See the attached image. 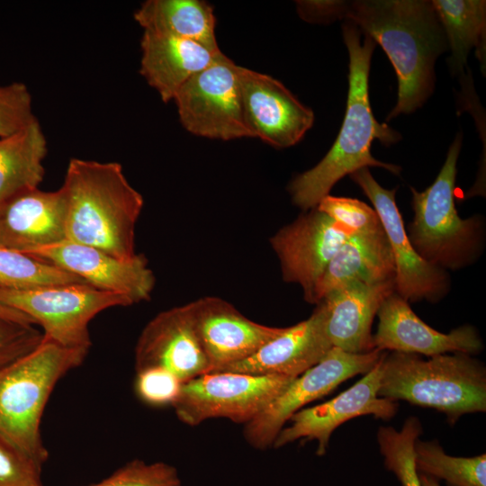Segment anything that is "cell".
<instances>
[{
  "label": "cell",
  "mask_w": 486,
  "mask_h": 486,
  "mask_svg": "<svg viewBox=\"0 0 486 486\" xmlns=\"http://www.w3.org/2000/svg\"><path fill=\"white\" fill-rule=\"evenodd\" d=\"M65 284L86 283L52 264L0 245V287L29 289Z\"/></svg>",
  "instance_id": "28"
},
{
  "label": "cell",
  "mask_w": 486,
  "mask_h": 486,
  "mask_svg": "<svg viewBox=\"0 0 486 486\" xmlns=\"http://www.w3.org/2000/svg\"><path fill=\"white\" fill-rule=\"evenodd\" d=\"M243 109L252 138L284 148L297 144L311 128L314 113L280 81L238 66Z\"/></svg>",
  "instance_id": "14"
},
{
  "label": "cell",
  "mask_w": 486,
  "mask_h": 486,
  "mask_svg": "<svg viewBox=\"0 0 486 486\" xmlns=\"http://www.w3.org/2000/svg\"><path fill=\"white\" fill-rule=\"evenodd\" d=\"M66 197L39 188L0 204V245L27 253L65 239Z\"/></svg>",
  "instance_id": "20"
},
{
  "label": "cell",
  "mask_w": 486,
  "mask_h": 486,
  "mask_svg": "<svg viewBox=\"0 0 486 486\" xmlns=\"http://www.w3.org/2000/svg\"><path fill=\"white\" fill-rule=\"evenodd\" d=\"M295 378L210 372L184 382L173 408L177 418L191 427L217 418L245 425Z\"/></svg>",
  "instance_id": "8"
},
{
  "label": "cell",
  "mask_w": 486,
  "mask_h": 486,
  "mask_svg": "<svg viewBox=\"0 0 486 486\" xmlns=\"http://www.w3.org/2000/svg\"><path fill=\"white\" fill-rule=\"evenodd\" d=\"M377 316L379 323L373 345L381 351L434 356L448 352L476 354L482 349L473 327L464 325L449 333L439 332L421 320L396 292L383 301Z\"/></svg>",
  "instance_id": "18"
},
{
  "label": "cell",
  "mask_w": 486,
  "mask_h": 486,
  "mask_svg": "<svg viewBox=\"0 0 486 486\" xmlns=\"http://www.w3.org/2000/svg\"><path fill=\"white\" fill-rule=\"evenodd\" d=\"M140 49V73L165 103L173 100L190 77L222 53L194 41L145 31Z\"/></svg>",
  "instance_id": "23"
},
{
  "label": "cell",
  "mask_w": 486,
  "mask_h": 486,
  "mask_svg": "<svg viewBox=\"0 0 486 486\" xmlns=\"http://www.w3.org/2000/svg\"><path fill=\"white\" fill-rule=\"evenodd\" d=\"M33 486H41V483L40 484H36V485H33Z\"/></svg>",
  "instance_id": "39"
},
{
  "label": "cell",
  "mask_w": 486,
  "mask_h": 486,
  "mask_svg": "<svg viewBox=\"0 0 486 486\" xmlns=\"http://www.w3.org/2000/svg\"><path fill=\"white\" fill-rule=\"evenodd\" d=\"M378 396L441 411L454 422L465 413L486 410V372L469 355L384 352Z\"/></svg>",
  "instance_id": "5"
},
{
  "label": "cell",
  "mask_w": 486,
  "mask_h": 486,
  "mask_svg": "<svg viewBox=\"0 0 486 486\" xmlns=\"http://www.w3.org/2000/svg\"><path fill=\"white\" fill-rule=\"evenodd\" d=\"M327 310L319 302L313 313L274 338L248 358L218 372L298 377L317 364L333 347L326 329Z\"/></svg>",
  "instance_id": "19"
},
{
  "label": "cell",
  "mask_w": 486,
  "mask_h": 486,
  "mask_svg": "<svg viewBox=\"0 0 486 486\" xmlns=\"http://www.w3.org/2000/svg\"><path fill=\"white\" fill-rule=\"evenodd\" d=\"M421 433V425L415 417H410L400 431L392 427L379 428L377 437L384 464L401 486H421L414 456V444Z\"/></svg>",
  "instance_id": "29"
},
{
  "label": "cell",
  "mask_w": 486,
  "mask_h": 486,
  "mask_svg": "<svg viewBox=\"0 0 486 486\" xmlns=\"http://www.w3.org/2000/svg\"><path fill=\"white\" fill-rule=\"evenodd\" d=\"M327 20H328V2H327Z\"/></svg>",
  "instance_id": "38"
},
{
  "label": "cell",
  "mask_w": 486,
  "mask_h": 486,
  "mask_svg": "<svg viewBox=\"0 0 486 486\" xmlns=\"http://www.w3.org/2000/svg\"><path fill=\"white\" fill-rule=\"evenodd\" d=\"M352 233L317 208L305 211L270 238L283 279L299 284L305 301L313 303L328 263Z\"/></svg>",
  "instance_id": "12"
},
{
  "label": "cell",
  "mask_w": 486,
  "mask_h": 486,
  "mask_svg": "<svg viewBox=\"0 0 486 486\" xmlns=\"http://www.w3.org/2000/svg\"><path fill=\"white\" fill-rule=\"evenodd\" d=\"M145 32L197 42L220 50L215 35L213 7L202 0H148L134 13Z\"/></svg>",
  "instance_id": "24"
},
{
  "label": "cell",
  "mask_w": 486,
  "mask_h": 486,
  "mask_svg": "<svg viewBox=\"0 0 486 486\" xmlns=\"http://www.w3.org/2000/svg\"><path fill=\"white\" fill-rule=\"evenodd\" d=\"M190 305L211 372L248 358L282 330L248 319L219 297L206 296Z\"/></svg>",
  "instance_id": "17"
},
{
  "label": "cell",
  "mask_w": 486,
  "mask_h": 486,
  "mask_svg": "<svg viewBox=\"0 0 486 486\" xmlns=\"http://www.w3.org/2000/svg\"><path fill=\"white\" fill-rule=\"evenodd\" d=\"M461 146L458 134L433 184L422 192L410 187L414 218L406 230L408 238L424 260L446 271L473 264L482 252V219L477 215L461 218L454 203Z\"/></svg>",
  "instance_id": "6"
},
{
  "label": "cell",
  "mask_w": 486,
  "mask_h": 486,
  "mask_svg": "<svg viewBox=\"0 0 486 486\" xmlns=\"http://www.w3.org/2000/svg\"><path fill=\"white\" fill-rule=\"evenodd\" d=\"M346 391L332 400L295 412L277 435L273 447L279 448L295 440H317V454L323 455L333 431L344 422L363 415L389 419L398 405L394 400L378 396L381 362Z\"/></svg>",
  "instance_id": "16"
},
{
  "label": "cell",
  "mask_w": 486,
  "mask_h": 486,
  "mask_svg": "<svg viewBox=\"0 0 486 486\" xmlns=\"http://www.w3.org/2000/svg\"><path fill=\"white\" fill-rule=\"evenodd\" d=\"M431 4L451 50L452 71L464 70L472 48L485 68L486 1L433 0Z\"/></svg>",
  "instance_id": "26"
},
{
  "label": "cell",
  "mask_w": 486,
  "mask_h": 486,
  "mask_svg": "<svg viewBox=\"0 0 486 486\" xmlns=\"http://www.w3.org/2000/svg\"><path fill=\"white\" fill-rule=\"evenodd\" d=\"M349 54L348 95L340 131L326 156L312 168L298 175L288 185L292 202L302 211L316 208L332 187L346 175L368 166L382 167L399 175L400 167L374 158L371 145L378 139L390 145L400 135L373 115L368 91L371 58L376 43L349 21L343 24Z\"/></svg>",
  "instance_id": "2"
},
{
  "label": "cell",
  "mask_w": 486,
  "mask_h": 486,
  "mask_svg": "<svg viewBox=\"0 0 486 486\" xmlns=\"http://www.w3.org/2000/svg\"><path fill=\"white\" fill-rule=\"evenodd\" d=\"M26 254L52 264L87 284L127 297L132 304L148 301L155 275L140 254L130 259L68 239L34 248Z\"/></svg>",
  "instance_id": "13"
},
{
  "label": "cell",
  "mask_w": 486,
  "mask_h": 486,
  "mask_svg": "<svg viewBox=\"0 0 486 486\" xmlns=\"http://www.w3.org/2000/svg\"><path fill=\"white\" fill-rule=\"evenodd\" d=\"M421 486H440L437 480L427 474L418 473Z\"/></svg>",
  "instance_id": "37"
},
{
  "label": "cell",
  "mask_w": 486,
  "mask_h": 486,
  "mask_svg": "<svg viewBox=\"0 0 486 486\" xmlns=\"http://www.w3.org/2000/svg\"><path fill=\"white\" fill-rule=\"evenodd\" d=\"M41 469L0 435V486L40 484Z\"/></svg>",
  "instance_id": "35"
},
{
  "label": "cell",
  "mask_w": 486,
  "mask_h": 486,
  "mask_svg": "<svg viewBox=\"0 0 486 486\" xmlns=\"http://www.w3.org/2000/svg\"><path fill=\"white\" fill-rule=\"evenodd\" d=\"M89 486H182V482L176 468L169 464L134 459Z\"/></svg>",
  "instance_id": "30"
},
{
  "label": "cell",
  "mask_w": 486,
  "mask_h": 486,
  "mask_svg": "<svg viewBox=\"0 0 486 486\" xmlns=\"http://www.w3.org/2000/svg\"><path fill=\"white\" fill-rule=\"evenodd\" d=\"M393 292L394 279L371 284L353 282L326 295L320 302L326 307V329L332 346L352 354L374 349L373 320Z\"/></svg>",
  "instance_id": "21"
},
{
  "label": "cell",
  "mask_w": 486,
  "mask_h": 486,
  "mask_svg": "<svg viewBox=\"0 0 486 486\" xmlns=\"http://www.w3.org/2000/svg\"><path fill=\"white\" fill-rule=\"evenodd\" d=\"M316 208L353 232L368 231L382 227L374 207L357 199L328 194Z\"/></svg>",
  "instance_id": "32"
},
{
  "label": "cell",
  "mask_w": 486,
  "mask_h": 486,
  "mask_svg": "<svg viewBox=\"0 0 486 486\" xmlns=\"http://www.w3.org/2000/svg\"><path fill=\"white\" fill-rule=\"evenodd\" d=\"M183 383L171 372L151 367L136 372L134 391L137 397L147 405L173 406L181 392Z\"/></svg>",
  "instance_id": "33"
},
{
  "label": "cell",
  "mask_w": 486,
  "mask_h": 486,
  "mask_svg": "<svg viewBox=\"0 0 486 486\" xmlns=\"http://www.w3.org/2000/svg\"><path fill=\"white\" fill-rule=\"evenodd\" d=\"M0 316L18 322L35 325L28 316L1 303Z\"/></svg>",
  "instance_id": "36"
},
{
  "label": "cell",
  "mask_w": 486,
  "mask_h": 486,
  "mask_svg": "<svg viewBox=\"0 0 486 486\" xmlns=\"http://www.w3.org/2000/svg\"><path fill=\"white\" fill-rule=\"evenodd\" d=\"M61 188L65 239L121 259L136 256L135 229L144 200L120 163L71 158Z\"/></svg>",
  "instance_id": "3"
},
{
  "label": "cell",
  "mask_w": 486,
  "mask_h": 486,
  "mask_svg": "<svg viewBox=\"0 0 486 486\" xmlns=\"http://www.w3.org/2000/svg\"><path fill=\"white\" fill-rule=\"evenodd\" d=\"M382 353L374 348L352 354L332 347L317 364L296 377L256 418L245 424V439L256 449L273 446L277 435L295 412L327 395L346 380L371 371Z\"/></svg>",
  "instance_id": "10"
},
{
  "label": "cell",
  "mask_w": 486,
  "mask_h": 486,
  "mask_svg": "<svg viewBox=\"0 0 486 486\" xmlns=\"http://www.w3.org/2000/svg\"><path fill=\"white\" fill-rule=\"evenodd\" d=\"M88 352L43 337L35 350L0 372V435L40 469L49 458L40 432L45 407L58 382Z\"/></svg>",
  "instance_id": "4"
},
{
  "label": "cell",
  "mask_w": 486,
  "mask_h": 486,
  "mask_svg": "<svg viewBox=\"0 0 486 486\" xmlns=\"http://www.w3.org/2000/svg\"><path fill=\"white\" fill-rule=\"evenodd\" d=\"M415 465L418 473L445 480L450 486H486V454L455 457L446 454L436 442L414 444Z\"/></svg>",
  "instance_id": "27"
},
{
  "label": "cell",
  "mask_w": 486,
  "mask_h": 486,
  "mask_svg": "<svg viewBox=\"0 0 486 486\" xmlns=\"http://www.w3.org/2000/svg\"><path fill=\"white\" fill-rule=\"evenodd\" d=\"M47 152V140L37 119L0 139V204L39 188Z\"/></svg>",
  "instance_id": "25"
},
{
  "label": "cell",
  "mask_w": 486,
  "mask_h": 486,
  "mask_svg": "<svg viewBox=\"0 0 486 486\" xmlns=\"http://www.w3.org/2000/svg\"><path fill=\"white\" fill-rule=\"evenodd\" d=\"M394 276V259L383 228L353 232L328 263L316 286L313 303L346 284H379Z\"/></svg>",
  "instance_id": "22"
},
{
  "label": "cell",
  "mask_w": 486,
  "mask_h": 486,
  "mask_svg": "<svg viewBox=\"0 0 486 486\" xmlns=\"http://www.w3.org/2000/svg\"><path fill=\"white\" fill-rule=\"evenodd\" d=\"M349 176L373 203L389 240L395 265V292L408 302H436L444 298L450 289L449 275L424 260L412 247L395 202L397 189L381 186L368 167Z\"/></svg>",
  "instance_id": "11"
},
{
  "label": "cell",
  "mask_w": 486,
  "mask_h": 486,
  "mask_svg": "<svg viewBox=\"0 0 486 486\" xmlns=\"http://www.w3.org/2000/svg\"><path fill=\"white\" fill-rule=\"evenodd\" d=\"M135 371L166 369L185 382L211 372L190 302L163 310L143 328L134 351Z\"/></svg>",
  "instance_id": "15"
},
{
  "label": "cell",
  "mask_w": 486,
  "mask_h": 486,
  "mask_svg": "<svg viewBox=\"0 0 486 486\" xmlns=\"http://www.w3.org/2000/svg\"><path fill=\"white\" fill-rule=\"evenodd\" d=\"M43 332L26 324L0 316V372L35 350Z\"/></svg>",
  "instance_id": "34"
},
{
  "label": "cell",
  "mask_w": 486,
  "mask_h": 486,
  "mask_svg": "<svg viewBox=\"0 0 486 486\" xmlns=\"http://www.w3.org/2000/svg\"><path fill=\"white\" fill-rule=\"evenodd\" d=\"M330 20L345 18L381 45L398 78L387 120L420 107L434 89V65L447 45L431 1H330Z\"/></svg>",
  "instance_id": "1"
},
{
  "label": "cell",
  "mask_w": 486,
  "mask_h": 486,
  "mask_svg": "<svg viewBox=\"0 0 486 486\" xmlns=\"http://www.w3.org/2000/svg\"><path fill=\"white\" fill-rule=\"evenodd\" d=\"M0 303L32 319L43 336L58 345L90 349L89 323L101 311L132 302L125 296L86 284H65L29 289L0 287Z\"/></svg>",
  "instance_id": "7"
},
{
  "label": "cell",
  "mask_w": 486,
  "mask_h": 486,
  "mask_svg": "<svg viewBox=\"0 0 486 486\" xmlns=\"http://www.w3.org/2000/svg\"><path fill=\"white\" fill-rule=\"evenodd\" d=\"M36 119L32 97L25 84L0 86V139L20 131Z\"/></svg>",
  "instance_id": "31"
},
{
  "label": "cell",
  "mask_w": 486,
  "mask_h": 486,
  "mask_svg": "<svg viewBox=\"0 0 486 486\" xmlns=\"http://www.w3.org/2000/svg\"><path fill=\"white\" fill-rule=\"evenodd\" d=\"M179 120L192 134L221 140L252 138L247 125L238 66L223 53L176 92Z\"/></svg>",
  "instance_id": "9"
}]
</instances>
